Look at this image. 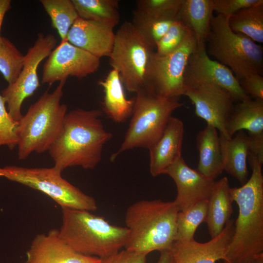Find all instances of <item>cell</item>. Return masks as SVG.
Returning <instances> with one entry per match:
<instances>
[{
    "label": "cell",
    "mask_w": 263,
    "mask_h": 263,
    "mask_svg": "<svg viewBox=\"0 0 263 263\" xmlns=\"http://www.w3.org/2000/svg\"><path fill=\"white\" fill-rule=\"evenodd\" d=\"M247 160L252 169L250 177L241 187L230 188L239 213L226 253L229 263L263 262V162L251 155Z\"/></svg>",
    "instance_id": "cell-1"
},
{
    "label": "cell",
    "mask_w": 263,
    "mask_h": 263,
    "mask_svg": "<svg viewBox=\"0 0 263 263\" xmlns=\"http://www.w3.org/2000/svg\"><path fill=\"white\" fill-rule=\"evenodd\" d=\"M99 110L80 108L67 113L59 135L48 150L55 169L61 172L75 166L93 169L103 148L113 135L105 129Z\"/></svg>",
    "instance_id": "cell-2"
},
{
    "label": "cell",
    "mask_w": 263,
    "mask_h": 263,
    "mask_svg": "<svg viewBox=\"0 0 263 263\" xmlns=\"http://www.w3.org/2000/svg\"><path fill=\"white\" fill-rule=\"evenodd\" d=\"M178 212L174 201L141 200L132 204L125 215L129 230L125 249L147 255L170 250L176 240Z\"/></svg>",
    "instance_id": "cell-3"
},
{
    "label": "cell",
    "mask_w": 263,
    "mask_h": 263,
    "mask_svg": "<svg viewBox=\"0 0 263 263\" xmlns=\"http://www.w3.org/2000/svg\"><path fill=\"white\" fill-rule=\"evenodd\" d=\"M62 209L59 234L75 251L103 259L125 247L129 233L126 227L112 225L89 211Z\"/></svg>",
    "instance_id": "cell-4"
},
{
    "label": "cell",
    "mask_w": 263,
    "mask_h": 263,
    "mask_svg": "<svg viewBox=\"0 0 263 263\" xmlns=\"http://www.w3.org/2000/svg\"><path fill=\"white\" fill-rule=\"evenodd\" d=\"M66 81L59 82L52 93L46 92L19 121L18 158L49 150L61 131L67 107L61 104Z\"/></svg>",
    "instance_id": "cell-5"
},
{
    "label": "cell",
    "mask_w": 263,
    "mask_h": 263,
    "mask_svg": "<svg viewBox=\"0 0 263 263\" xmlns=\"http://www.w3.org/2000/svg\"><path fill=\"white\" fill-rule=\"evenodd\" d=\"M154 49L131 22H123L115 33L110 64L118 71L123 86L129 92H155L152 86Z\"/></svg>",
    "instance_id": "cell-6"
},
{
    "label": "cell",
    "mask_w": 263,
    "mask_h": 263,
    "mask_svg": "<svg viewBox=\"0 0 263 263\" xmlns=\"http://www.w3.org/2000/svg\"><path fill=\"white\" fill-rule=\"evenodd\" d=\"M136 94L128 129L120 147L111 155V161L128 150L150 149L163 134L173 112L184 105L179 98L164 97L154 92Z\"/></svg>",
    "instance_id": "cell-7"
},
{
    "label": "cell",
    "mask_w": 263,
    "mask_h": 263,
    "mask_svg": "<svg viewBox=\"0 0 263 263\" xmlns=\"http://www.w3.org/2000/svg\"><path fill=\"white\" fill-rule=\"evenodd\" d=\"M229 17H212L207 40L208 54L230 68L238 80L252 74L262 75L263 47L245 35L233 32Z\"/></svg>",
    "instance_id": "cell-8"
},
{
    "label": "cell",
    "mask_w": 263,
    "mask_h": 263,
    "mask_svg": "<svg viewBox=\"0 0 263 263\" xmlns=\"http://www.w3.org/2000/svg\"><path fill=\"white\" fill-rule=\"evenodd\" d=\"M3 176L49 196L62 208L84 210L97 209L96 202L92 196L64 179L61 172L54 167L28 168L15 166L3 168Z\"/></svg>",
    "instance_id": "cell-9"
},
{
    "label": "cell",
    "mask_w": 263,
    "mask_h": 263,
    "mask_svg": "<svg viewBox=\"0 0 263 263\" xmlns=\"http://www.w3.org/2000/svg\"><path fill=\"white\" fill-rule=\"evenodd\" d=\"M56 42L54 35L38 33L34 44L24 56L23 66L18 77L2 90L1 95L7 111L15 120L19 121L22 116L21 110L24 100L33 95L40 86L38 66L55 48Z\"/></svg>",
    "instance_id": "cell-10"
},
{
    "label": "cell",
    "mask_w": 263,
    "mask_h": 263,
    "mask_svg": "<svg viewBox=\"0 0 263 263\" xmlns=\"http://www.w3.org/2000/svg\"><path fill=\"white\" fill-rule=\"evenodd\" d=\"M197 47L195 37L188 30L176 50L162 57L155 55L152 72V86L155 93L167 97L179 98L183 95L186 70Z\"/></svg>",
    "instance_id": "cell-11"
},
{
    "label": "cell",
    "mask_w": 263,
    "mask_h": 263,
    "mask_svg": "<svg viewBox=\"0 0 263 263\" xmlns=\"http://www.w3.org/2000/svg\"><path fill=\"white\" fill-rule=\"evenodd\" d=\"M183 95L194 105L197 116L228 137L226 125L235 101L226 91L210 82L191 81L185 82Z\"/></svg>",
    "instance_id": "cell-12"
},
{
    "label": "cell",
    "mask_w": 263,
    "mask_h": 263,
    "mask_svg": "<svg viewBox=\"0 0 263 263\" xmlns=\"http://www.w3.org/2000/svg\"><path fill=\"white\" fill-rule=\"evenodd\" d=\"M100 59L67 40L60 41L44 64L41 83L51 85L69 77H86L97 71Z\"/></svg>",
    "instance_id": "cell-13"
},
{
    "label": "cell",
    "mask_w": 263,
    "mask_h": 263,
    "mask_svg": "<svg viewBox=\"0 0 263 263\" xmlns=\"http://www.w3.org/2000/svg\"><path fill=\"white\" fill-rule=\"evenodd\" d=\"M191 81H204L215 84L226 91L234 101L240 102L250 98L229 68L210 58L205 45L197 46L189 59L185 83Z\"/></svg>",
    "instance_id": "cell-14"
},
{
    "label": "cell",
    "mask_w": 263,
    "mask_h": 263,
    "mask_svg": "<svg viewBox=\"0 0 263 263\" xmlns=\"http://www.w3.org/2000/svg\"><path fill=\"white\" fill-rule=\"evenodd\" d=\"M234 221L230 219L222 232L206 243L175 241L170 251L174 263H216L226 260V253L233 234Z\"/></svg>",
    "instance_id": "cell-15"
},
{
    "label": "cell",
    "mask_w": 263,
    "mask_h": 263,
    "mask_svg": "<svg viewBox=\"0 0 263 263\" xmlns=\"http://www.w3.org/2000/svg\"><path fill=\"white\" fill-rule=\"evenodd\" d=\"M165 174L173 180L176 186L177 196L174 202L179 211L208 200L215 182L190 168L183 157L169 167Z\"/></svg>",
    "instance_id": "cell-16"
},
{
    "label": "cell",
    "mask_w": 263,
    "mask_h": 263,
    "mask_svg": "<svg viewBox=\"0 0 263 263\" xmlns=\"http://www.w3.org/2000/svg\"><path fill=\"white\" fill-rule=\"evenodd\" d=\"M101 259L80 254L60 237L58 230L37 235L26 252L24 263H100Z\"/></svg>",
    "instance_id": "cell-17"
},
{
    "label": "cell",
    "mask_w": 263,
    "mask_h": 263,
    "mask_svg": "<svg viewBox=\"0 0 263 263\" xmlns=\"http://www.w3.org/2000/svg\"><path fill=\"white\" fill-rule=\"evenodd\" d=\"M114 38L113 28L102 22L79 18L71 27L67 40L100 58L110 57Z\"/></svg>",
    "instance_id": "cell-18"
},
{
    "label": "cell",
    "mask_w": 263,
    "mask_h": 263,
    "mask_svg": "<svg viewBox=\"0 0 263 263\" xmlns=\"http://www.w3.org/2000/svg\"><path fill=\"white\" fill-rule=\"evenodd\" d=\"M184 125L171 116L158 141L150 149V171L152 176L165 174L166 170L182 156Z\"/></svg>",
    "instance_id": "cell-19"
},
{
    "label": "cell",
    "mask_w": 263,
    "mask_h": 263,
    "mask_svg": "<svg viewBox=\"0 0 263 263\" xmlns=\"http://www.w3.org/2000/svg\"><path fill=\"white\" fill-rule=\"evenodd\" d=\"M223 169L242 186L248 180L247 160L249 153L248 135L243 131L234 137H226L220 134Z\"/></svg>",
    "instance_id": "cell-20"
},
{
    "label": "cell",
    "mask_w": 263,
    "mask_h": 263,
    "mask_svg": "<svg viewBox=\"0 0 263 263\" xmlns=\"http://www.w3.org/2000/svg\"><path fill=\"white\" fill-rule=\"evenodd\" d=\"M196 144L199 152L196 170L207 179L214 181L224 170L218 130L207 124L198 132Z\"/></svg>",
    "instance_id": "cell-21"
},
{
    "label": "cell",
    "mask_w": 263,
    "mask_h": 263,
    "mask_svg": "<svg viewBox=\"0 0 263 263\" xmlns=\"http://www.w3.org/2000/svg\"><path fill=\"white\" fill-rule=\"evenodd\" d=\"M98 84L103 89V110L105 114L115 123L125 122L132 114L134 98H126L118 71L112 69Z\"/></svg>",
    "instance_id": "cell-22"
},
{
    "label": "cell",
    "mask_w": 263,
    "mask_h": 263,
    "mask_svg": "<svg viewBox=\"0 0 263 263\" xmlns=\"http://www.w3.org/2000/svg\"><path fill=\"white\" fill-rule=\"evenodd\" d=\"M228 179L224 177L215 184L207 201V211L205 222L213 238L223 230L233 213V200L230 192Z\"/></svg>",
    "instance_id": "cell-23"
},
{
    "label": "cell",
    "mask_w": 263,
    "mask_h": 263,
    "mask_svg": "<svg viewBox=\"0 0 263 263\" xmlns=\"http://www.w3.org/2000/svg\"><path fill=\"white\" fill-rule=\"evenodd\" d=\"M213 12L212 0H182L177 19L192 32L197 46H206Z\"/></svg>",
    "instance_id": "cell-24"
},
{
    "label": "cell",
    "mask_w": 263,
    "mask_h": 263,
    "mask_svg": "<svg viewBox=\"0 0 263 263\" xmlns=\"http://www.w3.org/2000/svg\"><path fill=\"white\" fill-rule=\"evenodd\" d=\"M244 130L248 134L263 133V99L249 98L234 105L226 125L227 137Z\"/></svg>",
    "instance_id": "cell-25"
},
{
    "label": "cell",
    "mask_w": 263,
    "mask_h": 263,
    "mask_svg": "<svg viewBox=\"0 0 263 263\" xmlns=\"http://www.w3.org/2000/svg\"><path fill=\"white\" fill-rule=\"evenodd\" d=\"M233 32L248 37L255 42H263V0L242 9L229 18Z\"/></svg>",
    "instance_id": "cell-26"
},
{
    "label": "cell",
    "mask_w": 263,
    "mask_h": 263,
    "mask_svg": "<svg viewBox=\"0 0 263 263\" xmlns=\"http://www.w3.org/2000/svg\"><path fill=\"white\" fill-rule=\"evenodd\" d=\"M79 18L98 21L113 28L119 21L117 0H72Z\"/></svg>",
    "instance_id": "cell-27"
},
{
    "label": "cell",
    "mask_w": 263,
    "mask_h": 263,
    "mask_svg": "<svg viewBox=\"0 0 263 263\" xmlns=\"http://www.w3.org/2000/svg\"><path fill=\"white\" fill-rule=\"evenodd\" d=\"M44 10L50 17L52 26L61 38L67 40L68 32L79 18L72 0H41Z\"/></svg>",
    "instance_id": "cell-28"
},
{
    "label": "cell",
    "mask_w": 263,
    "mask_h": 263,
    "mask_svg": "<svg viewBox=\"0 0 263 263\" xmlns=\"http://www.w3.org/2000/svg\"><path fill=\"white\" fill-rule=\"evenodd\" d=\"M177 17L149 15L136 9L133 11L132 23L154 48Z\"/></svg>",
    "instance_id": "cell-29"
},
{
    "label": "cell",
    "mask_w": 263,
    "mask_h": 263,
    "mask_svg": "<svg viewBox=\"0 0 263 263\" xmlns=\"http://www.w3.org/2000/svg\"><path fill=\"white\" fill-rule=\"evenodd\" d=\"M207 201L199 202L187 209L178 212L175 241H188L194 240V234L197 228L202 223L205 222L207 211Z\"/></svg>",
    "instance_id": "cell-30"
},
{
    "label": "cell",
    "mask_w": 263,
    "mask_h": 263,
    "mask_svg": "<svg viewBox=\"0 0 263 263\" xmlns=\"http://www.w3.org/2000/svg\"><path fill=\"white\" fill-rule=\"evenodd\" d=\"M24 55L7 38H0V73L8 84L18 77L23 66Z\"/></svg>",
    "instance_id": "cell-31"
},
{
    "label": "cell",
    "mask_w": 263,
    "mask_h": 263,
    "mask_svg": "<svg viewBox=\"0 0 263 263\" xmlns=\"http://www.w3.org/2000/svg\"><path fill=\"white\" fill-rule=\"evenodd\" d=\"M188 30L183 22L177 19L156 43V56H164L176 50L183 42Z\"/></svg>",
    "instance_id": "cell-32"
},
{
    "label": "cell",
    "mask_w": 263,
    "mask_h": 263,
    "mask_svg": "<svg viewBox=\"0 0 263 263\" xmlns=\"http://www.w3.org/2000/svg\"><path fill=\"white\" fill-rule=\"evenodd\" d=\"M5 104L0 94V146L6 145L12 150L19 143V121L12 117Z\"/></svg>",
    "instance_id": "cell-33"
},
{
    "label": "cell",
    "mask_w": 263,
    "mask_h": 263,
    "mask_svg": "<svg viewBox=\"0 0 263 263\" xmlns=\"http://www.w3.org/2000/svg\"><path fill=\"white\" fill-rule=\"evenodd\" d=\"M182 0H138L136 9L157 16L177 17Z\"/></svg>",
    "instance_id": "cell-34"
},
{
    "label": "cell",
    "mask_w": 263,
    "mask_h": 263,
    "mask_svg": "<svg viewBox=\"0 0 263 263\" xmlns=\"http://www.w3.org/2000/svg\"><path fill=\"white\" fill-rule=\"evenodd\" d=\"M261 0H212L214 11L230 16L240 10L252 6Z\"/></svg>",
    "instance_id": "cell-35"
},
{
    "label": "cell",
    "mask_w": 263,
    "mask_h": 263,
    "mask_svg": "<svg viewBox=\"0 0 263 263\" xmlns=\"http://www.w3.org/2000/svg\"><path fill=\"white\" fill-rule=\"evenodd\" d=\"M239 81L247 94H249L255 98L263 99V77L262 75L252 74Z\"/></svg>",
    "instance_id": "cell-36"
},
{
    "label": "cell",
    "mask_w": 263,
    "mask_h": 263,
    "mask_svg": "<svg viewBox=\"0 0 263 263\" xmlns=\"http://www.w3.org/2000/svg\"><path fill=\"white\" fill-rule=\"evenodd\" d=\"M147 255L128 251L120 250L106 258L100 263H146Z\"/></svg>",
    "instance_id": "cell-37"
},
{
    "label": "cell",
    "mask_w": 263,
    "mask_h": 263,
    "mask_svg": "<svg viewBox=\"0 0 263 263\" xmlns=\"http://www.w3.org/2000/svg\"><path fill=\"white\" fill-rule=\"evenodd\" d=\"M249 154L257 157L263 162V133L248 134Z\"/></svg>",
    "instance_id": "cell-38"
},
{
    "label": "cell",
    "mask_w": 263,
    "mask_h": 263,
    "mask_svg": "<svg viewBox=\"0 0 263 263\" xmlns=\"http://www.w3.org/2000/svg\"><path fill=\"white\" fill-rule=\"evenodd\" d=\"M11 1L10 0H0V31L4 17L8 11L11 8Z\"/></svg>",
    "instance_id": "cell-39"
},
{
    "label": "cell",
    "mask_w": 263,
    "mask_h": 263,
    "mask_svg": "<svg viewBox=\"0 0 263 263\" xmlns=\"http://www.w3.org/2000/svg\"><path fill=\"white\" fill-rule=\"evenodd\" d=\"M157 263H174L170 250L160 252V255Z\"/></svg>",
    "instance_id": "cell-40"
},
{
    "label": "cell",
    "mask_w": 263,
    "mask_h": 263,
    "mask_svg": "<svg viewBox=\"0 0 263 263\" xmlns=\"http://www.w3.org/2000/svg\"><path fill=\"white\" fill-rule=\"evenodd\" d=\"M0 176H3V168H0Z\"/></svg>",
    "instance_id": "cell-41"
},
{
    "label": "cell",
    "mask_w": 263,
    "mask_h": 263,
    "mask_svg": "<svg viewBox=\"0 0 263 263\" xmlns=\"http://www.w3.org/2000/svg\"><path fill=\"white\" fill-rule=\"evenodd\" d=\"M222 263H229L228 262H227V261H223V262Z\"/></svg>",
    "instance_id": "cell-42"
},
{
    "label": "cell",
    "mask_w": 263,
    "mask_h": 263,
    "mask_svg": "<svg viewBox=\"0 0 263 263\" xmlns=\"http://www.w3.org/2000/svg\"><path fill=\"white\" fill-rule=\"evenodd\" d=\"M263 263V262H262V263Z\"/></svg>",
    "instance_id": "cell-43"
}]
</instances>
